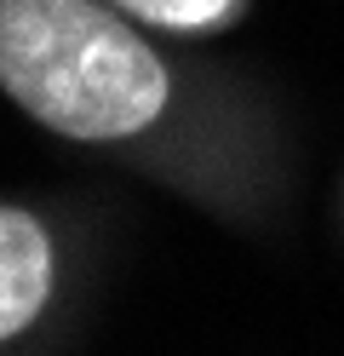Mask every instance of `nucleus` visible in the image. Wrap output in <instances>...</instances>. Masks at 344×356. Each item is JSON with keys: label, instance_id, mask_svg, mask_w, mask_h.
<instances>
[{"label": "nucleus", "instance_id": "f03ea898", "mask_svg": "<svg viewBox=\"0 0 344 356\" xmlns=\"http://www.w3.org/2000/svg\"><path fill=\"white\" fill-rule=\"evenodd\" d=\"M63 287V236L46 213L0 202V356L46 322Z\"/></svg>", "mask_w": 344, "mask_h": 356}, {"label": "nucleus", "instance_id": "7ed1b4c3", "mask_svg": "<svg viewBox=\"0 0 344 356\" xmlns=\"http://www.w3.org/2000/svg\"><path fill=\"white\" fill-rule=\"evenodd\" d=\"M104 6L161 35H218L247 17V0H104Z\"/></svg>", "mask_w": 344, "mask_h": 356}, {"label": "nucleus", "instance_id": "f257e3e1", "mask_svg": "<svg viewBox=\"0 0 344 356\" xmlns=\"http://www.w3.org/2000/svg\"><path fill=\"white\" fill-rule=\"evenodd\" d=\"M0 98L229 225H259L281 202L275 109L218 63L172 58L104 0H0Z\"/></svg>", "mask_w": 344, "mask_h": 356}]
</instances>
